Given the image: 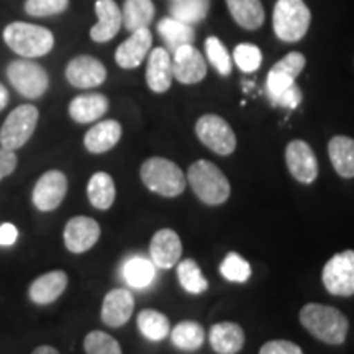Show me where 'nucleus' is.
I'll use <instances>...</instances> for the list:
<instances>
[{
    "label": "nucleus",
    "mask_w": 354,
    "mask_h": 354,
    "mask_svg": "<svg viewBox=\"0 0 354 354\" xmlns=\"http://www.w3.org/2000/svg\"><path fill=\"white\" fill-rule=\"evenodd\" d=\"M300 323L310 335L326 344H343L348 336V318L338 308L323 304H308L300 310Z\"/></svg>",
    "instance_id": "obj_1"
},
{
    "label": "nucleus",
    "mask_w": 354,
    "mask_h": 354,
    "mask_svg": "<svg viewBox=\"0 0 354 354\" xmlns=\"http://www.w3.org/2000/svg\"><path fill=\"white\" fill-rule=\"evenodd\" d=\"M3 41L19 56L35 59L46 56L55 48V35L44 26L13 21L3 30Z\"/></svg>",
    "instance_id": "obj_2"
},
{
    "label": "nucleus",
    "mask_w": 354,
    "mask_h": 354,
    "mask_svg": "<svg viewBox=\"0 0 354 354\" xmlns=\"http://www.w3.org/2000/svg\"><path fill=\"white\" fill-rule=\"evenodd\" d=\"M187 180L198 201L207 205H221L228 201L232 192L227 176L214 162L205 159L196 161L189 167Z\"/></svg>",
    "instance_id": "obj_3"
},
{
    "label": "nucleus",
    "mask_w": 354,
    "mask_h": 354,
    "mask_svg": "<svg viewBox=\"0 0 354 354\" xmlns=\"http://www.w3.org/2000/svg\"><path fill=\"white\" fill-rule=\"evenodd\" d=\"M140 177L151 192L162 197H177L185 190V174L166 158H149L141 165Z\"/></svg>",
    "instance_id": "obj_4"
},
{
    "label": "nucleus",
    "mask_w": 354,
    "mask_h": 354,
    "mask_svg": "<svg viewBox=\"0 0 354 354\" xmlns=\"http://www.w3.org/2000/svg\"><path fill=\"white\" fill-rule=\"evenodd\" d=\"M310 15L304 0H277L274 7V32L277 38L286 43H295L308 32Z\"/></svg>",
    "instance_id": "obj_5"
},
{
    "label": "nucleus",
    "mask_w": 354,
    "mask_h": 354,
    "mask_svg": "<svg viewBox=\"0 0 354 354\" xmlns=\"http://www.w3.org/2000/svg\"><path fill=\"white\" fill-rule=\"evenodd\" d=\"M39 112L32 104L19 105L13 109L0 127V146L8 151L24 148L33 136L38 125Z\"/></svg>",
    "instance_id": "obj_6"
},
{
    "label": "nucleus",
    "mask_w": 354,
    "mask_h": 354,
    "mask_svg": "<svg viewBox=\"0 0 354 354\" xmlns=\"http://www.w3.org/2000/svg\"><path fill=\"white\" fill-rule=\"evenodd\" d=\"M7 79L13 88L26 99H39L46 94L48 87H50V77L43 66L33 63L26 57L12 61L7 66Z\"/></svg>",
    "instance_id": "obj_7"
},
{
    "label": "nucleus",
    "mask_w": 354,
    "mask_h": 354,
    "mask_svg": "<svg viewBox=\"0 0 354 354\" xmlns=\"http://www.w3.org/2000/svg\"><path fill=\"white\" fill-rule=\"evenodd\" d=\"M322 281L331 295L336 297L354 295V250L335 254L323 268Z\"/></svg>",
    "instance_id": "obj_8"
},
{
    "label": "nucleus",
    "mask_w": 354,
    "mask_h": 354,
    "mask_svg": "<svg viewBox=\"0 0 354 354\" xmlns=\"http://www.w3.org/2000/svg\"><path fill=\"white\" fill-rule=\"evenodd\" d=\"M197 138L202 141L207 148L220 154L228 156L236 148V136L227 120L218 115H203L197 120L196 125Z\"/></svg>",
    "instance_id": "obj_9"
},
{
    "label": "nucleus",
    "mask_w": 354,
    "mask_h": 354,
    "mask_svg": "<svg viewBox=\"0 0 354 354\" xmlns=\"http://www.w3.org/2000/svg\"><path fill=\"white\" fill-rule=\"evenodd\" d=\"M68 194V177L61 171H46L35 184L33 205L39 212H53L61 205Z\"/></svg>",
    "instance_id": "obj_10"
},
{
    "label": "nucleus",
    "mask_w": 354,
    "mask_h": 354,
    "mask_svg": "<svg viewBox=\"0 0 354 354\" xmlns=\"http://www.w3.org/2000/svg\"><path fill=\"white\" fill-rule=\"evenodd\" d=\"M305 64H307V59L299 51L289 53L279 63L274 64L268 74V81H266L269 99H276L279 94H282L290 86H294L295 79L302 73Z\"/></svg>",
    "instance_id": "obj_11"
},
{
    "label": "nucleus",
    "mask_w": 354,
    "mask_h": 354,
    "mask_svg": "<svg viewBox=\"0 0 354 354\" xmlns=\"http://www.w3.org/2000/svg\"><path fill=\"white\" fill-rule=\"evenodd\" d=\"M63 238L69 253L82 254L99 241L100 225L91 216H74L66 223Z\"/></svg>",
    "instance_id": "obj_12"
},
{
    "label": "nucleus",
    "mask_w": 354,
    "mask_h": 354,
    "mask_svg": "<svg viewBox=\"0 0 354 354\" xmlns=\"http://www.w3.org/2000/svg\"><path fill=\"white\" fill-rule=\"evenodd\" d=\"M286 165L294 179L312 184L318 176V161L313 149L302 140L290 141L286 148Z\"/></svg>",
    "instance_id": "obj_13"
},
{
    "label": "nucleus",
    "mask_w": 354,
    "mask_h": 354,
    "mask_svg": "<svg viewBox=\"0 0 354 354\" xmlns=\"http://www.w3.org/2000/svg\"><path fill=\"white\" fill-rule=\"evenodd\" d=\"M66 79L77 88H94L105 82L107 69L97 57L82 55L71 59L66 66Z\"/></svg>",
    "instance_id": "obj_14"
},
{
    "label": "nucleus",
    "mask_w": 354,
    "mask_h": 354,
    "mask_svg": "<svg viewBox=\"0 0 354 354\" xmlns=\"http://www.w3.org/2000/svg\"><path fill=\"white\" fill-rule=\"evenodd\" d=\"M172 76L180 84H197L207 76V64L201 51L192 44H184L174 51Z\"/></svg>",
    "instance_id": "obj_15"
},
{
    "label": "nucleus",
    "mask_w": 354,
    "mask_h": 354,
    "mask_svg": "<svg viewBox=\"0 0 354 354\" xmlns=\"http://www.w3.org/2000/svg\"><path fill=\"white\" fill-rule=\"evenodd\" d=\"M183 254V243L174 230L162 228L154 233L149 243V259L159 269H171L179 263Z\"/></svg>",
    "instance_id": "obj_16"
},
{
    "label": "nucleus",
    "mask_w": 354,
    "mask_h": 354,
    "mask_svg": "<svg viewBox=\"0 0 354 354\" xmlns=\"http://www.w3.org/2000/svg\"><path fill=\"white\" fill-rule=\"evenodd\" d=\"M151 44L153 35L148 26L131 32V37L125 39L115 51V61L123 69H136L148 56Z\"/></svg>",
    "instance_id": "obj_17"
},
{
    "label": "nucleus",
    "mask_w": 354,
    "mask_h": 354,
    "mask_svg": "<svg viewBox=\"0 0 354 354\" xmlns=\"http://www.w3.org/2000/svg\"><path fill=\"white\" fill-rule=\"evenodd\" d=\"M135 310V299L127 289H113L102 302V322L110 328H120L130 320Z\"/></svg>",
    "instance_id": "obj_18"
},
{
    "label": "nucleus",
    "mask_w": 354,
    "mask_h": 354,
    "mask_svg": "<svg viewBox=\"0 0 354 354\" xmlns=\"http://www.w3.org/2000/svg\"><path fill=\"white\" fill-rule=\"evenodd\" d=\"M68 274L64 271H51L38 276L28 287V297L37 305H50L64 294L68 287Z\"/></svg>",
    "instance_id": "obj_19"
},
{
    "label": "nucleus",
    "mask_w": 354,
    "mask_h": 354,
    "mask_svg": "<svg viewBox=\"0 0 354 354\" xmlns=\"http://www.w3.org/2000/svg\"><path fill=\"white\" fill-rule=\"evenodd\" d=\"M95 13L99 21L91 28V38L97 43L110 41L120 32L122 10L113 0H97Z\"/></svg>",
    "instance_id": "obj_20"
},
{
    "label": "nucleus",
    "mask_w": 354,
    "mask_h": 354,
    "mask_svg": "<svg viewBox=\"0 0 354 354\" xmlns=\"http://www.w3.org/2000/svg\"><path fill=\"white\" fill-rule=\"evenodd\" d=\"M172 57L166 48H156L149 53L146 66V82L156 94H162L172 84Z\"/></svg>",
    "instance_id": "obj_21"
},
{
    "label": "nucleus",
    "mask_w": 354,
    "mask_h": 354,
    "mask_svg": "<svg viewBox=\"0 0 354 354\" xmlns=\"http://www.w3.org/2000/svg\"><path fill=\"white\" fill-rule=\"evenodd\" d=\"M122 138V125L117 120H104L95 123L84 136V146L88 153H107Z\"/></svg>",
    "instance_id": "obj_22"
},
{
    "label": "nucleus",
    "mask_w": 354,
    "mask_h": 354,
    "mask_svg": "<svg viewBox=\"0 0 354 354\" xmlns=\"http://www.w3.org/2000/svg\"><path fill=\"white\" fill-rule=\"evenodd\" d=\"M210 344L218 354H236L245 346V331L238 323H216L210 330Z\"/></svg>",
    "instance_id": "obj_23"
},
{
    "label": "nucleus",
    "mask_w": 354,
    "mask_h": 354,
    "mask_svg": "<svg viewBox=\"0 0 354 354\" xmlns=\"http://www.w3.org/2000/svg\"><path fill=\"white\" fill-rule=\"evenodd\" d=\"M109 110V99L104 94H82L69 104V117L76 123H92Z\"/></svg>",
    "instance_id": "obj_24"
},
{
    "label": "nucleus",
    "mask_w": 354,
    "mask_h": 354,
    "mask_svg": "<svg viewBox=\"0 0 354 354\" xmlns=\"http://www.w3.org/2000/svg\"><path fill=\"white\" fill-rule=\"evenodd\" d=\"M328 156L335 171L344 179L354 177V140L338 135L330 140Z\"/></svg>",
    "instance_id": "obj_25"
},
{
    "label": "nucleus",
    "mask_w": 354,
    "mask_h": 354,
    "mask_svg": "<svg viewBox=\"0 0 354 354\" xmlns=\"http://www.w3.org/2000/svg\"><path fill=\"white\" fill-rule=\"evenodd\" d=\"M87 197L91 205L95 207L97 210H109L117 197V189H115L112 176L107 172H95L88 179Z\"/></svg>",
    "instance_id": "obj_26"
},
{
    "label": "nucleus",
    "mask_w": 354,
    "mask_h": 354,
    "mask_svg": "<svg viewBox=\"0 0 354 354\" xmlns=\"http://www.w3.org/2000/svg\"><path fill=\"white\" fill-rule=\"evenodd\" d=\"M158 33L165 39L167 50L174 53L177 48L184 44H192L196 38V30L192 25L184 24V21L174 19V17H166L158 24Z\"/></svg>",
    "instance_id": "obj_27"
},
{
    "label": "nucleus",
    "mask_w": 354,
    "mask_h": 354,
    "mask_svg": "<svg viewBox=\"0 0 354 354\" xmlns=\"http://www.w3.org/2000/svg\"><path fill=\"white\" fill-rule=\"evenodd\" d=\"M234 21L246 30H258L264 21V8L261 0H227Z\"/></svg>",
    "instance_id": "obj_28"
},
{
    "label": "nucleus",
    "mask_w": 354,
    "mask_h": 354,
    "mask_svg": "<svg viewBox=\"0 0 354 354\" xmlns=\"http://www.w3.org/2000/svg\"><path fill=\"white\" fill-rule=\"evenodd\" d=\"M154 276H156V266L151 259L133 256L123 264V277L133 289H146L151 286Z\"/></svg>",
    "instance_id": "obj_29"
},
{
    "label": "nucleus",
    "mask_w": 354,
    "mask_h": 354,
    "mask_svg": "<svg viewBox=\"0 0 354 354\" xmlns=\"http://www.w3.org/2000/svg\"><path fill=\"white\" fill-rule=\"evenodd\" d=\"M154 19V6L151 0H125L122 10L123 26L130 32L146 28Z\"/></svg>",
    "instance_id": "obj_30"
},
{
    "label": "nucleus",
    "mask_w": 354,
    "mask_h": 354,
    "mask_svg": "<svg viewBox=\"0 0 354 354\" xmlns=\"http://www.w3.org/2000/svg\"><path fill=\"white\" fill-rule=\"evenodd\" d=\"M169 335L172 344L183 351H196L205 342V331L197 322H180Z\"/></svg>",
    "instance_id": "obj_31"
},
{
    "label": "nucleus",
    "mask_w": 354,
    "mask_h": 354,
    "mask_svg": "<svg viewBox=\"0 0 354 354\" xmlns=\"http://www.w3.org/2000/svg\"><path fill=\"white\" fill-rule=\"evenodd\" d=\"M136 323H138L141 335L149 342H161L171 333V323L167 317L156 310H141Z\"/></svg>",
    "instance_id": "obj_32"
},
{
    "label": "nucleus",
    "mask_w": 354,
    "mask_h": 354,
    "mask_svg": "<svg viewBox=\"0 0 354 354\" xmlns=\"http://www.w3.org/2000/svg\"><path fill=\"white\" fill-rule=\"evenodd\" d=\"M209 8L210 0H174L171 6V13L174 19L187 25H194L205 19Z\"/></svg>",
    "instance_id": "obj_33"
},
{
    "label": "nucleus",
    "mask_w": 354,
    "mask_h": 354,
    "mask_svg": "<svg viewBox=\"0 0 354 354\" xmlns=\"http://www.w3.org/2000/svg\"><path fill=\"white\" fill-rule=\"evenodd\" d=\"M177 277H179L180 286L190 294H202L209 289V282L203 277L198 266L194 259H184L177 266Z\"/></svg>",
    "instance_id": "obj_34"
},
{
    "label": "nucleus",
    "mask_w": 354,
    "mask_h": 354,
    "mask_svg": "<svg viewBox=\"0 0 354 354\" xmlns=\"http://www.w3.org/2000/svg\"><path fill=\"white\" fill-rule=\"evenodd\" d=\"M205 53L209 57L210 64L216 69L220 76H230L232 74V57L225 44L216 37L207 38L205 41Z\"/></svg>",
    "instance_id": "obj_35"
},
{
    "label": "nucleus",
    "mask_w": 354,
    "mask_h": 354,
    "mask_svg": "<svg viewBox=\"0 0 354 354\" xmlns=\"http://www.w3.org/2000/svg\"><path fill=\"white\" fill-rule=\"evenodd\" d=\"M84 349L87 354H122V348L113 336L105 331H91L84 339Z\"/></svg>",
    "instance_id": "obj_36"
},
{
    "label": "nucleus",
    "mask_w": 354,
    "mask_h": 354,
    "mask_svg": "<svg viewBox=\"0 0 354 354\" xmlns=\"http://www.w3.org/2000/svg\"><path fill=\"white\" fill-rule=\"evenodd\" d=\"M220 272L230 282H246L251 277V266L240 254L230 253L221 263Z\"/></svg>",
    "instance_id": "obj_37"
},
{
    "label": "nucleus",
    "mask_w": 354,
    "mask_h": 354,
    "mask_svg": "<svg viewBox=\"0 0 354 354\" xmlns=\"http://www.w3.org/2000/svg\"><path fill=\"white\" fill-rule=\"evenodd\" d=\"M233 59L243 73H254V71L259 69L261 63H263V53L254 44L243 43L234 48Z\"/></svg>",
    "instance_id": "obj_38"
},
{
    "label": "nucleus",
    "mask_w": 354,
    "mask_h": 354,
    "mask_svg": "<svg viewBox=\"0 0 354 354\" xmlns=\"http://www.w3.org/2000/svg\"><path fill=\"white\" fill-rule=\"evenodd\" d=\"M69 7V0H26L25 12L32 17H51L63 13Z\"/></svg>",
    "instance_id": "obj_39"
},
{
    "label": "nucleus",
    "mask_w": 354,
    "mask_h": 354,
    "mask_svg": "<svg viewBox=\"0 0 354 354\" xmlns=\"http://www.w3.org/2000/svg\"><path fill=\"white\" fill-rule=\"evenodd\" d=\"M259 354H304L299 344L286 342V339H274L264 343L259 349Z\"/></svg>",
    "instance_id": "obj_40"
},
{
    "label": "nucleus",
    "mask_w": 354,
    "mask_h": 354,
    "mask_svg": "<svg viewBox=\"0 0 354 354\" xmlns=\"http://www.w3.org/2000/svg\"><path fill=\"white\" fill-rule=\"evenodd\" d=\"M302 91H300V87L297 84H294V86H290L287 91L282 92V94H279L276 99H272V104L274 105H279V107H286V109H297L300 105V102H302Z\"/></svg>",
    "instance_id": "obj_41"
},
{
    "label": "nucleus",
    "mask_w": 354,
    "mask_h": 354,
    "mask_svg": "<svg viewBox=\"0 0 354 354\" xmlns=\"http://www.w3.org/2000/svg\"><path fill=\"white\" fill-rule=\"evenodd\" d=\"M17 166H19V158H17L15 151H8L0 146V180L12 176Z\"/></svg>",
    "instance_id": "obj_42"
},
{
    "label": "nucleus",
    "mask_w": 354,
    "mask_h": 354,
    "mask_svg": "<svg viewBox=\"0 0 354 354\" xmlns=\"http://www.w3.org/2000/svg\"><path fill=\"white\" fill-rule=\"evenodd\" d=\"M19 240V230L13 223L0 225V246H12Z\"/></svg>",
    "instance_id": "obj_43"
},
{
    "label": "nucleus",
    "mask_w": 354,
    "mask_h": 354,
    "mask_svg": "<svg viewBox=\"0 0 354 354\" xmlns=\"http://www.w3.org/2000/svg\"><path fill=\"white\" fill-rule=\"evenodd\" d=\"M8 99H10V97H8V91L6 88V86L0 82V112H2V110L7 107Z\"/></svg>",
    "instance_id": "obj_44"
},
{
    "label": "nucleus",
    "mask_w": 354,
    "mask_h": 354,
    "mask_svg": "<svg viewBox=\"0 0 354 354\" xmlns=\"http://www.w3.org/2000/svg\"><path fill=\"white\" fill-rule=\"evenodd\" d=\"M32 354H59L56 348L48 346V344H43V346H38Z\"/></svg>",
    "instance_id": "obj_45"
}]
</instances>
